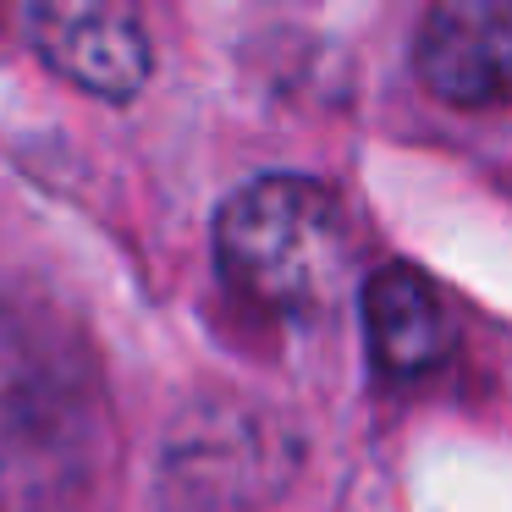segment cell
Returning <instances> with one entry per match:
<instances>
[{
    "label": "cell",
    "mask_w": 512,
    "mask_h": 512,
    "mask_svg": "<svg viewBox=\"0 0 512 512\" xmlns=\"http://www.w3.org/2000/svg\"><path fill=\"white\" fill-rule=\"evenodd\" d=\"M215 265L243 303L281 320L325 309L347 265V210L314 177H259L215 215Z\"/></svg>",
    "instance_id": "6da1fadb"
},
{
    "label": "cell",
    "mask_w": 512,
    "mask_h": 512,
    "mask_svg": "<svg viewBox=\"0 0 512 512\" xmlns=\"http://www.w3.org/2000/svg\"><path fill=\"white\" fill-rule=\"evenodd\" d=\"M28 45L50 72H61L94 100H133L155 67L144 23L127 6H94V0L28 6Z\"/></svg>",
    "instance_id": "7a4b0ae2"
},
{
    "label": "cell",
    "mask_w": 512,
    "mask_h": 512,
    "mask_svg": "<svg viewBox=\"0 0 512 512\" xmlns=\"http://www.w3.org/2000/svg\"><path fill=\"white\" fill-rule=\"evenodd\" d=\"M413 72L446 105H468V111L501 105L512 83V6H501V0L435 6L419 23Z\"/></svg>",
    "instance_id": "3957f363"
},
{
    "label": "cell",
    "mask_w": 512,
    "mask_h": 512,
    "mask_svg": "<svg viewBox=\"0 0 512 512\" xmlns=\"http://www.w3.org/2000/svg\"><path fill=\"white\" fill-rule=\"evenodd\" d=\"M364 336L380 375L419 380L457 353V314L413 265H380L364 281Z\"/></svg>",
    "instance_id": "277c9868"
}]
</instances>
